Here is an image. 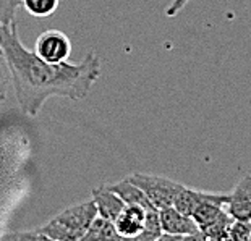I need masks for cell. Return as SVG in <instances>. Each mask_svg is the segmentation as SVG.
I'll return each mask as SVG.
<instances>
[{
  "label": "cell",
  "mask_w": 251,
  "mask_h": 241,
  "mask_svg": "<svg viewBox=\"0 0 251 241\" xmlns=\"http://www.w3.org/2000/svg\"><path fill=\"white\" fill-rule=\"evenodd\" d=\"M0 49L12 74L20 109L36 117L52 96L79 100L89 94L100 74V62L89 52L79 63H47L26 49L17 29V21L0 24Z\"/></svg>",
  "instance_id": "cell-1"
},
{
  "label": "cell",
  "mask_w": 251,
  "mask_h": 241,
  "mask_svg": "<svg viewBox=\"0 0 251 241\" xmlns=\"http://www.w3.org/2000/svg\"><path fill=\"white\" fill-rule=\"evenodd\" d=\"M96 217H98V209L91 199L67 207L65 211L42 225L39 232L55 241H78L88 232Z\"/></svg>",
  "instance_id": "cell-2"
},
{
  "label": "cell",
  "mask_w": 251,
  "mask_h": 241,
  "mask_svg": "<svg viewBox=\"0 0 251 241\" xmlns=\"http://www.w3.org/2000/svg\"><path fill=\"white\" fill-rule=\"evenodd\" d=\"M126 180L131 181L135 186H138L157 211H161L164 207L174 206L178 193L183 188V185L167 178V176L149 175V173H135L126 176Z\"/></svg>",
  "instance_id": "cell-3"
},
{
  "label": "cell",
  "mask_w": 251,
  "mask_h": 241,
  "mask_svg": "<svg viewBox=\"0 0 251 241\" xmlns=\"http://www.w3.org/2000/svg\"><path fill=\"white\" fill-rule=\"evenodd\" d=\"M34 53L47 63H63L72 53V41L58 29L44 31L37 37Z\"/></svg>",
  "instance_id": "cell-4"
},
{
  "label": "cell",
  "mask_w": 251,
  "mask_h": 241,
  "mask_svg": "<svg viewBox=\"0 0 251 241\" xmlns=\"http://www.w3.org/2000/svg\"><path fill=\"white\" fill-rule=\"evenodd\" d=\"M226 206L233 220L251 222V173L238 181Z\"/></svg>",
  "instance_id": "cell-5"
},
{
  "label": "cell",
  "mask_w": 251,
  "mask_h": 241,
  "mask_svg": "<svg viewBox=\"0 0 251 241\" xmlns=\"http://www.w3.org/2000/svg\"><path fill=\"white\" fill-rule=\"evenodd\" d=\"M149 209L138 206V204H126L120 216L115 218V228L122 235L124 240L135 238L136 235L141 233V230L146 222V212Z\"/></svg>",
  "instance_id": "cell-6"
},
{
  "label": "cell",
  "mask_w": 251,
  "mask_h": 241,
  "mask_svg": "<svg viewBox=\"0 0 251 241\" xmlns=\"http://www.w3.org/2000/svg\"><path fill=\"white\" fill-rule=\"evenodd\" d=\"M159 220H161L162 232L167 235H174V237H183V235L195 233L200 230L193 217L181 214L174 206L161 209L159 211Z\"/></svg>",
  "instance_id": "cell-7"
},
{
  "label": "cell",
  "mask_w": 251,
  "mask_h": 241,
  "mask_svg": "<svg viewBox=\"0 0 251 241\" xmlns=\"http://www.w3.org/2000/svg\"><path fill=\"white\" fill-rule=\"evenodd\" d=\"M93 201L98 209V216L107 218L110 222H115V218L120 216L126 206L119 194H115L109 186H100V188L93 190Z\"/></svg>",
  "instance_id": "cell-8"
},
{
  "label": "cell",
  "mask_w": 251,
  "mask_h": 241,
  "mask_svg": "<svg viewBox=\"0 0 251 241\" xmlns=\"http://www.w3.org/2000/svg\"><path fill=\"white\" fill-rule=\"evenodd\" d=\"M78 241H125V240L117 232L114 222L98 216L94 218V222L91 223L88 232Z\"/></svg>",
  "instance_id": "cell-9"
},
{
  "label": "cell",
  "mask_w": 251,
  "mask_h": 241,
  "mask_svg": "<svg viewBox=\"0 0 251 241\" xmlns=\"http://www.w3.org/2000/svg\"><path fill=\"white\" fill-rule=\"evenodd\" d=\"M107 186L115 193V194H119L122 197V201H124L125 204H138V206H143L146 209H156L151 202H149L146 194H144L138 186L133 185L131 181H128L126 178L119 181V183H115V185H107Z\"/></svg>",
  "instance_id": "cell-10"
},
{
  "label": "cell",
  "mask_w": 251,
  "mask_h": 241,
  "mask_svg": "<svg viewBox=\"0 0 251 241\" xmlns=\"http://www.w3.org/2000/svg\"><path fill=\"white\" fill-rule=\"evenodd\" d=\"M164 235L161 220H159V211L157 209H149L146 212V222L141 230L140 235H136L135 238L125 240V241H156Z\"/></svg>",
  "instance_id": "cell-11"
},
{
  "label": "cell",
  "mask_w": 251,
  "mask_h": 241,
  "mask_svg": "<svg viewBox=\"0 0 251 241\" xmlns=\"http://www.w3.org/2000/svg\"><path fill=\"white\" fill-rule=\"evenodd\" d=\"M60 0H21V7L36 18H46L54 15Z\"/></svg>",
  "instance_id": "cell-12"
},
{
  "label": "cell",
  "mask_w": 251,
  "mask_h": 241,
  "mask_svg": "<svg viewBox=\"0 0 251 241\" xmlns=\"http://www.w3.org/2000/svg\"><path fill=\"white\" fill-rule=\"evenodd\" d=\"M251 237V222L233 220L227 228L222 241H248Z\"/></svg>",
  "instance_id": "cell-13"
},
{
  "label": "cell",
  "mask_w": 251,
  "mask_h": 241,
  "mask_svg": "<svg viewBox=\"0 0 251 241\" xmlns=\"http://www.w3.org/2000/svg\"><path fill=\"white\" fill-rule=\"evenodd\" d=\"M0 241H55L39 230H31V232H10L0 235Z\"/></svg>",
  "instance_id": "cell-14"
},
{
  "label": "cell",
  "mask_w": 251,
  "mask_h": 241,
  "mask_svg": "<svg viewBox=\"0 0 251 241\" xmlns=\"http://www.w3.org/2000/svg\"><path fill=\"white\" fill-rule=\"evenodd\" d=\"M20 7L21 0H0V24L15 23Z\"/></svg>",
  "instance_id": "cell-15"
},
{
  "label": "cell",
  "mask_w": 251,
  "mask_h": 241,
  "mask_svg": "<svg viewBox=\"0 0 251 241\" xmlns=\"http://www.w3.org/2000/svg\"><path fill=\"white\" fill-rule=\"evenodd\" d=\"M12 83V74L7 67L3 55H0V102H5L8 97V88Z\"/></svg>",
  "instance_id": "cell-16"
},
{
  "label": "cell",
  "mask_w": 251,
  "mask_h": 241,
  "mask_svg": "<svg viewBox=\"0 0 251 241\" xmlns=\"http://www.w3.org/2000/svg\"><path fill=\"white\" fill-rule=\"evenodd\" d=\"M191 0H172V2L169 3V7L165 8V15H167L169 18H174L177 17V15L183 10L186 5H188Z\"/></svg>",
  "instance_id": "cell-17"
},
{
  "label": "cell",
  "mask_w": 251,
  "mask_h": 241,
  "mask_svg": "<svg viewBox=\"0 0 251 241\" xmlns=\"http://www.w3.org/2000/svg\"><path fill=\"white\" fill-rule=\"evenodd\" d=\"M180 241H207V237L201 232V230H198V232H195V233L180 237Z\"/></svg>",
  "instance_id": "cell-18"
},
{
  "label": "cell",
  "mask_w": 251,
  "mask_h": 241,
  "mask_svg": "<svg viewBox=\"0 0 251 241\" xmlns=\"http://www.w3.org/2000/svg\"><path fill=\"white\" fill-rule=\"evenodd\" d=\"M0 159H2V152H0ZM2 185H3V180H2V165H0V199H2ZM2 211H3V207L0 204V216H2ZM2 218L3 217H0V223H2Z\"/></svg>",
  "instance_id": "cell-19"
},
{
  "label": "cell",
  "mask_w": 251,
  "mask_h": 241,
  "mask_svg": "<svg viewBox=\"0 0 251 241\" xmlns=\"http://www.w3.org/2000/svg\"><path fill=\"white\" fill-rule=\"evenodd\" d=\"M156 241H180V237H174V235H167L164 233L161 238L156 240Z\"/></svg>",
  "instance_id": "cell-20"
},
{
  "label": "cell",
  "mask_w": 251,
  "mask_h": 241,
  "mask_svg": "<svg viewBox=\"0 0 251 241\" xmlns=\"http://www.w3.org/2000/svg\"><path fill=\"white\" fill-rule=\"evenodd\" d=\"M207 241H221V240H216V238H207Z\"/></svg>",
  "instance_id": "cell-21"
},
{
  "label": "cell",
  "mask_w": 251,
  "mask_h": 241,
  "mask_svg": "<svg viewBox=\"0 0 251 241\" xmlns=\"http://www.w3.org/2000/svg\"><path fill=\"white\" fill-rule=\"evenodd\" d=\"M0 55H2V49H0Z\"/></svg>",
  "instance_id": "cell-22"
},
{
  "label": "cell",
  "mask_w": 251,
  "mask_h": 241,
  "mask_svg": "<svg viewBox=\"0 0 251 241\" xmlns=\"http://www.w3.org/2000/svg\"><path fill=\"white\" fill-rule=\"evenodd\" d=\"M248 241H251V237H250V240H248Z\"/></svg>",
  "instance_id": "cell-23"
}]
</instances>
